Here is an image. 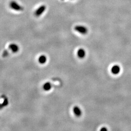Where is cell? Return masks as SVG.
Wrapping results in <instances>:
<instances>
[{"label": "cell", "mask_w": 131, "mask_h": 131, "mask_svg": "<svg viewBox=\"0 0 131 131\" xmlns=\"http://www.w3.org/2000/svg\"><path fill=\"white\" fill-rule=\"evenodd\" d=\"M4 102H3V103H1V104H2V106L3 108L4 107H5V106H7V105H8V99L6 98L5 96H4Z\"/></svg>", "instance_id": "30bf717a"}, {"label": "cell", "mask_w": 131, "mask_h": 131, "mask_svg": "<svg viewBox=\"0 0 131 131\" xmlns=\"http://www.w3.org/2000/svg\"><path fill=\"white\" fill-rule=\"evenodd\" d=\"M46 6L44 5H42L41 6H40V7H39L36 10V11L35 12V15L36 17H39L40 15H41V14L45 11L46 10Z\"/></svg>", "instance_id": "7a4b0ae2"}, {"label": "cell", "mask_w": 131, "mask_h": 131, "mask_svg": "<svg viewBox=\"0 0 131 131\" xmlns=\"http://www.w3.org/2000/svg\"><path fill=\"white\" fill-rule=\"evenodd\" d=\"M52 88V84L50 82H47L43 85V89L45 91H49Z\"/></svg>", "instance_id": "ba28073f"}, {"label": "cell", "mask_w": 131, "mask_h": 131, "mask_svg": "<svg viewBox=\"0 0 131 131\" xmlns=\"http://www.w3.org/2000/svg\"><path fill=\"white\" fill-rule=\"evenodd\" d=\"M10 7L12 9L16 10V11H22L24 10V8L22 6L19 5L16 2L14 1H12L10 2L9 3Z\"/></svg>", "instance_id": "6da1fadb"}, {"label": "cell", "mask_w": 131, "mask_h": 131, "mask_svg": "<svg viewBox=\"0 0 131 131\" xmlns=\"http://www.w3.org/2000/svg\"><path fill=\"white\" fill-rule=\"evenodd\" d=\"M78 56L80 58H84L85 55V52L83 49H80L77 52Z\"/></svg>", "instance_id": "52a82bcc"}, {"label": "cell", "mask_w": 131, "mask_h": 131, "mask_svg": "<svg viewBox=\"0 0 131 131\" xmlns=\"http://www.w3.org/2000/svg\"><path fill=\"white\" fill-rule=\"evenodd\" d=\"M74 29L76 31L84 35L88 33V29L83 26L77 25Z\"/></svg>", "instance_id": "3957f363"}, {"label": "cell", "mask_w": 131, "mask_h": 131, "mask_svg": "<svg viewBox=\"0 0 131 131\" xmlns=\"http://www.w3.org/2000/svg\"><path fill=\"white\" fill-rule=\"evenodd\" d=\"M47 61V57L44 55H42L40 56L38 58V62L39 63L43 64L46 62Z\"/></svg>", "instance_id": "9c48e42d"}, {"label": "cell", "mask_w": 131, "mask_h": 131, "mask_svg": "<svg viewBox=\"0 0 131 131\" xmlns=\"http://www.w3.org/2000/svg\"><path fill=\"white\" fill-rule=\"evenodd\" d=\"M101 131H107V129L106 128H103L101 129Z\"/></svg>", "instance_id": "7c38bea8"}, {"label": "cell", "mask_w": 131, "mask_h": 131, "mask_svg": "<svg viewBox=\"0 0 131 131\" xmlns=\"http://www.w3.org/2000/svg\"><path fill=\"white\" fill-rule=\"evenodd\" d=\"M121 70L120 67L118 65L114 66L112 68L111 71L114 74H117L119 73Z\"/></svg>", "instance_id": "5b68a950"}, {"label": "cell", "mask_w": 131, "mask_h": 131, "mask_svg": "<svg viewBox=\"0 0 131 131\" xmlns=\"http://www.w3.org/2000/svg\"><path fill=\"white\" fill-rule=\"evenodd\" d=\"M73 112L77 117H80L82 114V111L79 107L78 106H75L73 108Z\"/></svg>", "instance_id": "8992f818"}, {"label": "cell", "mask_w": 131, "mask_h": 131, "mask_svg": "<svg viewBox=\"0 0 131 131\" xmlns=\"http://www.w3.org/2000/svg\"><path fill=\"white\" fill-rule=\"evenodd\" d=\"M8 55V51H7V50H5L3 52V57H6V56H7Z\"/></svg>", "instance_id": "8fae6325"}, {"label": "cell", "mask_w": 131, "mask_h": 131, "mask_svg": "<svg viewBox=\"0 0 131 131\" xmlns=\"http://www.w3.org/2000/svg\"><path fill=\"white\" fill-rule=\"evenodd\" d=\"M8 47L13 52H17L19 51V47L16 44H14V43L11 44L9 45Z\"/></svg>", "instance_id": "277c9868"}]
</instances>
